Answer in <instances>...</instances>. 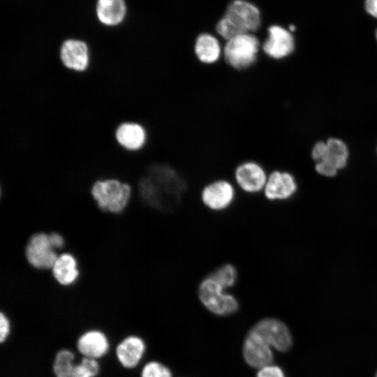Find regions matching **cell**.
I'll return each instance as SVG.
<instances>
[{
  "label": "cell",
  "mask_w": 377,
  "mask_h": 377,
  "mask_svg": "<svg viewBox=\"0 0 377 377\" xmlns=\"http://www.w3.org/2000/svg\"><path fill=\"white\" fill-rule=\"evenodd\" d=\"M261 27L259 9L245 0L231 1L223 17L217 22L215 31L224 40L246 33L256 34Z\"/></svg>",
  "instance_id": "cell-1"
},
{
  "label": "cell",
  "mask_w": 377,
  "mask_h": 377,
  "mask_svg": "<svg viewBox=\"0 0 377 377\" xmlns=\"http://www.w3.org/2000/svg\"><path fill=\"white\" fill-rule=\"evenodd\" d=\"M261 45L262 40L256 34L236 36L223 43V60L235 70L249 69L258 61Z\"/></svg>",
  "instance_id": "cell-2"
},
{
  "label": "cell",
  "mask_w": 377,
  "mask_h": 377,
  "mask_svg": "<svg viewBox=\"0 0 377 377\" xmlns=\"http://www.w3.org/2000/svg\"><path fill=\"white\" fill-rule=\"evenodd\" d=\"M311 155L316 162L315 169L318 174L334 177L339 170L346 165L349 150L343 140L330 138L325 142H317L311 149Z\"/></svg>",
  "instance_id": "cell-3"
},
{
  "label": "cell",
  "mask_w": 377,
  "mask_h": 377,
  "mask_svg": "<svg viewBox=\"0 0 377 377\" xmlns=\"http://www.w3.org/2000/svg\"><path fill=\"white\" fill-rule=\"evenodd\" d=\"M91 193L101 210L118 214L127 206L131 187L116 178H107L94 182Z\"/></svg>",
  "instance_id": "cell-4"
},
{
  "label": "cell",
  "mask_w": 377,
  "mask_h": 377,
  "mask_svg": "<svg viewBox=\"0 0 377 377\" xmlns=\"http://www.w3.org/2000/svg\"><path fill=\"white\" fill-rule=\"evenodd\" d=\"M198 295L202 304L216 316L232 315L239 308L237 299L208 275L200 282Z\"/></svg>",
  "instance_id": "cell-5"
},
{
  "label": "cell",
  "mask_w": 377,
  "mask_h": 377,
  "mask_svg": "<svg viewBox=\"0 0 377 377\" xmlns=\"http://www.w3.org/2000/svg\"><path fill=\"white\" fill-rule=\"evenodd\" d=\"M295 50V40L291 31L277 24L268 27L261 45V52L266 57L282 61L289 58Z\"/></svg>",
  "instance_id": "cell-6"
},
{
  "label": "cell",
  "mask_w": 377,
  "mask_h": 377,
  "mask_svg": "<svg viewBox=\"0 0 377 377\" xmlns=\"http://www.w3.org/2000/svg\"><path fill=\"white\" fill-rule=\"evenodd\" d=\"M236 186L230 179L220 178L205 184L200 190V198L203 205L215 212L228 209L236 196Z\"/></svg>",
  "instance_id": "cell-7"
},
{
  "label": "cell",
  "mask_w": 377,
  "mask_h": 377,
  "mask_svg": "<svg viewBox=\"0 0 377 377\" xmlns=\"http://www.w3.org/2000/svg\"><path fill=\"white\" fill-rule=\"evenodd\" d=\"M268 174V171L258 162L246 161L235 168L233 182L243 192L256 194L263 191Z\"/></svg>",
  "instance_id": "cell-8"
},
{
  "label": "cell",
  "mask_w": 377,
  "mask_h": 377,
  "mask_svg": "<svg viewBox=\"0 0 377 377\" xmlns=\"http://www.w3.org/2000/svg\"><path fill=\"white\" fill-rule=\"evenodd\" d=\"M59 57L62 65L71 71H85L91 62L89 44L78 38L64 39L59 47Z\"/></svg>",
  "instance_id": "cell-9"
},
{
  "label": "cell",
  "mask_w": 377,
  "mask_h": 377,
  "mask_svg": "<svg viewBox=\"0 0 377 377\" xmlns=\"http://www.w3.org/2000/svg\"><path fill=\"white\" fill-rule=\"evenodd\" d=\"M49 235L38 232L32 235L26 246L25 255L29 263L39 269L52 268L57 258Z\"/></svg>",
  "instance_id": "cell-10"
},
{
  "label": "cell",
  "mask_w": 377,
  "mask_h": 377,
  "mask_svg": "<svg viewBox=\"0 0 377 377\" xmlns=\"http://www.w3.org/2000/svg\"><path fill=\"white\" fill-rule=\"evenodd\" d=\"M272 348L280 352L288 350L292 345V337L288 327L282 321L274 318L258 320L252 327Z\"/></svg>",
  "instance_id": "cell-11"
},
{
  "label": "cell",
  "mask_w": 377,
  "mask_h": 377,
  "mask_svg": "<svg viewBox=\"0 0 377 377\" xmlns=\"http://www.w3.org/2000/svg\"><path fill=\"white\" fill-rule=\"evenodd\" d=\"M272 348L256 331L251 328L243 343L242 355L249 366L260 369L272 364Z\"/></svg>",
  "instance_id": "cell-12"
},
{
  "label": "cell",
  "mask_w": 377,
  "mask_h": 377,
  "mask_svg": "<svg viewBox=\"0 0 377 377\" xmlns=\"http://www.w3.org/2000/svg\"><path fill=\"white\" fill-rule=\"evenodd\" d=\"M297 184L296 179L290 172L276 169L268 174L263 193L271 201L286 200L296 192Z\"/></svg>",
  "instance_id": "cell-13"
},
{
  "label": "cell",
  "mask_w": 377,
  "mask_h": 377,
  "mask_svg": "<svg viewBox=\"0 0 377 377\" xmlns=\"http://www.w3.org/2000/svg\"><path fill=\"white\" fill-rule=\"evenodd\" d=\"M114 138L117 144L124 149L138 151L146 145L148 133L142 124L136 121H124L116 128Z\"/></svg>",
  "instance_id": "cell-14"
},
{
  "label": "cell",
  "mask_w": 377,
  "mask_h": 377,
  "mask_svg": "<svg viewBox=\"0 0 377 377\" xmlns=\"http://www.w3.org/2000/svg\"><path fill=\"white\" fill-rule=\"evenodd\" d=\"M223 44L219 38L209 32L197 35L193 52L199 62L204 65H214L223 59Z\"/></svg>",
  "instance_id": "cell-15"
},
{
  "label": "cell",
  "mask_w": 377,
  "mask_h": 377,
  "mask_svg": "<svg viewBox=\"0 0 377 377\" xmlns=\"http://www.w3.org/2000/svg\"><path fill=\"white\" fill-rule=\"evenodd\" d=\"M145 350V343L142 338L130 335L118 343L115 353L121 366L126 369H133L139 364Z\"/></svg>",
  "instance_id": "cell-16"
},
{
  "label": "cell",
  "mask_w": 377,
  "mask_h": 377,
  "mask_svg": "<svg viewBox=\"0 0 377 377\" xmlns=\"http://www.w3.org/2000/svg\"><path fill=\"white\" fill-rule=\"evenodd\" d=\"M76 346L79 353L84 357L96 360L108 353L110 343L103 332L91 330L79 337Z\"/></svg>",
  "instance_id": "cell-17"
},
{
  "label": "cell",
  "mask_w": 377,
  "mask_h": 377,
  "mask_svg": "<svg viewBox=\"0 0 377 377\" xmlns=\"http://www.w3.org/2000/svg\"><path fill=\"white\" fill-rule=\"evenodd\" d=\"M127 14L125 0H97L96 15L98 20L107 27H116L123 22Z\"/></svg>",
  "instance_id": "cell-18"
},
{
  "label": "cell",
  "mask_w": 377,
  "mask_h": 377,
  "mask_svg": "<svg viewBox=\"0 0 377 377\" xmlns=\"http://www.w3.org/2000/svg\"><path fill=\"white\" fill-rule=\"evenodd\" d=\"M51 269L53 276L62 286L73 284L79 276L77 260L70 253L59 256Z\"/></svg>",
  "instance_id": "cell-19"
},
{
  "label": "cell",
  "mask_w": 377,
  "mask_h": 377,
  "mask_svg": "<svg viewBox=\"0 0 377 377\" xmlns=\"http://www.w3.org/2000/svg\"><path fill=\"white\" fill-rule=\"evenodd\" d=\"M208 276L227 290L235 285L238 278V273L235 265L230 263H225L216 267Z\"/></svg>",
  "instance_id": "cell-20"
},
{
  "label": "cell",
  "mask_w": 377,
  "mask_h": 377,
  "mask_svg": "<svg viewBox=\"0 0 377 377\" xmlns=\"http://www.w3.org/2000/svg\"><path fill=\"white\" fill-rule=\"evenodd\" d=\"M99 371L100 365L96 359L84 357L70 371L57 377H96Z\"/></svg>",
  "instance_id": "cell-21"
},
{
  "label": "cell",
  "mask_w": 377,
  "mask_h": 377,
  "mask_svg": "<svg viewBox=\"0 0 377 377\" xmlns=\"http://www.w3.org/2000/svg\"><path fill=\"white\" fill-rule=\"evenodd\" d=\"M74 359V354L69 350L62 349L58 351L52 365L56 377L70 371L75 365Z\"/></svg>",
  "instance_id": "cell-22"
},
{
  "label": "cell",
  "mask_w": 377,
  "mask_h": 377,
  "mask_svg": "<svg viewBox=\"0 0 377 377\" xmlns=\"http://www.w3.org/2000/svg\"><path fill=\"white\" fill-rule=\"evenodd\" d=\"M141 377H172L170 369L157 361L146 363L142 369Z\"/></svg>",
  "instance_id": "cell-23"
},
{
  "label": "cell",
  "mask_w": 377,
  "mask_h": 377,
  "mask_svg": "<svg viewBox=\"0 0 377 377\" xmlns=\"http://www.w3.org/2000/svg\"><path fill=\"white\" fill-rule=\"evenodd\" d=\"M256 377H285V375L279 367L269 364L258 369Z\"/></svg>",
  "instance_id": "cell-24"
},
{
  "label": "cell",
  "mask_w": 377,
  "mask_h": 377,
  "mask_svg": "<svg viewBox=\"0 0 377 377\" xmlns=\"http://www.w3.org/2000/svg\"><path fill=\"white\" fill-rule=\"evenodd\" d=\"M10 331V320L3 313L0 314V341L4 342L8 338Z\"/></svg>",
  "instance_id": "cell-25"
},
{
  "label": "cell",
  "mask_w": 377,
  "mask_h": 377,
  "mask_svg": "<svg viewBox=\"0 0 377 377\" xmlns=\"http://www.w3.org/2000/svg\"><path fill=\"white\" fill-rule=\"evenodd\" d=\"M49 237L52 246L57 250L61 249L64 245L63 237L57 232L49 234Z\"/></svg>",
  "instance_id": "cell-26"
},
{
  "label": "cell",
  "mask_w": 377,
  "mask_h": 377,
  "mask_svg": "<svg viewBox=\"0 0 377 377\" xmlns=\"http://www.w3.org/2000/svg\"><path fill=\"white\" fill-rule=\"evenodd\" d=\"M364 8L369 15L377 18V0H365Z\"/></svg>",
  "instance_id": "cell-27"
},
{
  "label": "cell",
  "mask_w": 377,
  "mask_h": 377,
  "mask_svg": "<svg viewBox=\"0 0 377 377\" xmlns=\"http://www.w3.org/2000/svg\"><path fill=\"white\" fill-rule=\"evenodd\" d=\"M296 29V27L293 24H290L288 27V30L291 32L295 31Z\"/></svg>",
  "instance_id": "cell-28"
},
{
  "label": "cell",
  "mask_w": 377,
  "mask_h": 377,
  "mask_svg": "<svg viewBox=\"0 0 377 377\" xmlns=\"http://www.w3.org/2000/svg\"><path fill=\"white\" fill-rule=\"evenodd\" d=\"M375 36H376V39L377 40V29H376V31H375Z\"/></svg>",
  "instance_id": "cell-29"
},
{
  "label": "cell",
  "mask_w": 377,
  "mask_h": 377,
  "mask_svg": "<svg viewBox=\"0 0 377 377\" xmlns=\"http://www.w3.org/2000/svg\"><path fill=\"white\" fill-rule=\"evenodd\" d=\"M376 377H377V374H376Z\"/></svg>",
  "instance_id": "cell-30"
},
{
  "label": "cell",
  "mask_w": 377,
  "mask_h": 377,
  "mask_svg": "<svg viewBox=\"0 0 377 377\" xmlns=\"http://www.w3.org/2000/svg\"><path fill=\"white\" fill-rule=\"evenodd\" d=\"M377 151V150H376Z\"/></svg>",
  "instance_id": "cell-31"
}]
</instances>
